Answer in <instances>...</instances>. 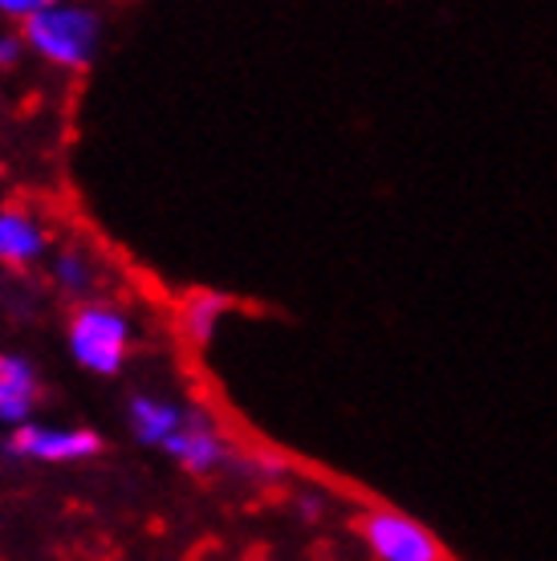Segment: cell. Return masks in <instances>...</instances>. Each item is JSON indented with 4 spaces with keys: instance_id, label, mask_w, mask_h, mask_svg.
I'll return each instance as SVG.
<instances>
[{
    "instance_id": "6da1fadb",
    "label": "cell",
    "mask_w": 557,
    "mask_h": 561,
    "mask_svg": "<svg viewBox=\"0 0 557 561\" xmlns=\"http://www.w3.org/2000/svg\"><path fill=\"white\" fill-rule=\"evenodd\" d=\"M21 37L37 57H45L49 66H61V70H86L94 61L98 37H102V25L90 9H78V4H49L37 16H29L21 25Z\"/></svg>"
},
{
    "instance_id": "52a82bcc",
    "label": "cell",
    "mask_w": 557,
    "mask_h": 561,
    "mask_svg": "<svg viewBox=\"0 0 557 561\" xmlns=\"http://www.w3.org/2000/svg\"><path fill=\"white\" fill-rule=\"evenodd\" d=\"M126 420H130V435H135L139 444H147V448H168V439L183 432V423L192 420V411L180 408L175 399H159V394H130Z\"/></svg>"
},
{
    "instance_id": "8fae6325",
    "label": "cell",
    "mask_w": 557,
    "mask_h": 561,
    "mask_svg": "<svg viewBox=\"0 0 557 561\" xmlns=\"http://www.w3.org/2000/svg\"><path fill=\"white\" fill-rule=\"evenodd\" d=\"M25 49H29L25 37H21V33H13V28H4V33H0V70H13Z\"/></svg>"
},
{
    "instance_id": "9c48e42d",
    "label": "cell",
    "mask_w": 557,
    "mask_h": 561,
    "mask_svg": "<svg viewBox=\"0 0 557 561\" xmlns=\"http://www.w3.org/2000/svg\"><path fill=\"white\" fill-rule=\"evenodd\" d=\"M224 313H228V297H220V294H195L192 301L183 306V330H187V337H192V342L208 346Z\"/></svg>"
},
{
    "instance_id": "8992f818",
    "label": "cell",
    "mask_w": 557,
    "mask_h": 561,
    "mask_svg": "<svg viewBox=\"0 0 557 561\" xmlns=\"http://www.w3.org/2000/svg\"><path fill=\"white\" fill-rule=\"evenodd\" d=\"M37 399H42V379L33 363L25 354H0V423H9L13 432L33 423Z\"/></svg>"
},
{
    "instance_id": "ba28073f",
    "label": "cell",
    "mask_w": 557,
    "mask_h": 561,
    "mask_svg": "<svg viewBox=\"0 0 557 561\" xmlns=\"http://www.w3.org/2000/svg\"><path fill=\"white\" fill-rule=\"evenodd\" d=\"M45 228L16 208H0V265H33L45 256Z\"/></svg>"
},
{
    "instance_id": "3957f363",
    "label": "cell",
    "mask_w": 557,
    "mask_h": 561,
    "mask_svg": "<svg viewBox=\"0 0 557 561\" xmlns=\"http://www.w3.org/2000/svg\"><path fill=\"white\" fill-rule=\"evenodd\" d=\"M359 534H363L366 549L375 553V561H452L447 549L440 546V537L399 508H366L359 517Z\"/></svg>"
},
{
    "instance_id": "7a4b0ae2",
    "label": "cell",
    "mask_w": 557,
    "mask_h": 561,
    "mask_svg": "<svg viewBox=\"0 0 557 561\" xmlns=\"http://www.w3.org/2000/svg\"><path fill=\"white\" fill-rule=\"evenodd\" d=\"M70 354L90 375H102V379L118 375L130 354V322L123 318V309L102 306V301L78 306V313L70 318Z\"/></svg>"
},
{
    "instance_id": "7c38bea8",
    "label": "cell",
    "mask_w": 557,
    "mask_h": 561,
    "mask_svg": "<svg viewBox=\"0 0 557 561\" xmlns=\"http://www.w3.org/2000/svg\"><path fill=\"white\" fill-rule=\"evenodd\" d=\"M45 9V0H0V16H13L25 25L29 16H37Z\"/></svg>"
},
{
    "instance_id": "277c9868",
    "label": "cell",
    "mask_w": 557,
    "mask_h": 561,
    "mask_svg": "<svg viewBox=\"0 0 557 561\" xmlns=\"http://www.w3.org/2000/svg\"><path fill=\"white\" fill-rule=\"evenodd\" d=\"M9 451L37 463H82L102 451V435L90 427H54V423H25L9 435Z\"/></svg>"
},
{
    "instance_id": "30bf717a",
    "label": "cell",
    "mask_w": 557,
    "mask_h": 561,
    "mask_svg": "<svg viewBox=\"0 0 557 561\" xmlns=\"http://www.w3.org/2000/svg\"><path fill=\"white\" fill-rule=\"evenodd\" d=\"M49 273H54L57 289H66V294H86V289H90V280H94V268H90V261H86L78 249L57 253L54 265H49Z\"/></svg>"
},
{
    "instance_id": "5b68a950",
    "label": "cell",
    "mask_w": 557,
    "mask_h": 561,
    "mask_svg": "<svg viewBox=\"0 0 557 561\" xmlns=\"http://www.w3.org/2000/svg\"><path fill=\"white\" fill-rule=\"evenodd\" d=\"M163 451L180 463L183 472H192V477H212L216 468L228 463V444H224V435L216 432V423L200 420V415H192V420L183 423V432L171 435Z\"/></svg>"
}]
</instances>
